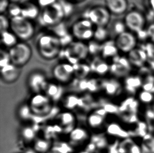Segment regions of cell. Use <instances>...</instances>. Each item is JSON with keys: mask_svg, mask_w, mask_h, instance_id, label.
<instances>
[{"mask_svg": "<svg viewBox=\"0 0 154 153\" xmlns=\"http://www.w3.org/2000/svg\"><path fill=\"white\" fill-rule=\"evenodd\" d=\"M17 116L20 120L26 121L29 120L32 115H33L31 110L29 108V105L27 104H22L20 106L17 110Z\"/></svg>", "mask_w": 154, "mask_h": 153, "instance_id": "31", "label": "cell"}, {"mask_svg": "<svg viewBox=\"0 0 154 153\" xmlns=\"http://www.w3.org/2000/svg\"><path fill=\"white\" fill-rule=\"evenodd\" d=\"M62 91V88L59 85V83L57 82H50L48 81L44 93L50 98L52 101H54L59 99V98L61 97Z\"/></svg>", "mask_w": 154, "mask_h": 153, "instance_id": "23", "label": "cell"}, {"mask_svg": "<svg viewBox=\"0 0 154 153\" xmlns=\"http://www.w3.org/2000/svg\"><path fill=\"white\" fill-rule=\"evenodd\" d=\"M124 21L127 28L134 34L145 28L146 17L138 10H134L127 12Z\"/></svg>", "mask_w": 154, "mask_h": 153, "instance_id": "9", "label": "cell"}, {"mask_svg": "<svg viewBox=\"0 0 154 153\" xmlns=\"http://www.w3.org/2000/svg\"><path fill=\"white\" fill-rule=\"evenodd\" d=\"M48 83L46 75L41 71H34L27 77V87L33 94L44 93Z\"/></svg>", "mask_w": 154, "mask_h": 153, "instance_id": "8", "label": "cell"}, {"mask_svg": "<svg viewBox=\"0 0 154 153\" xmlns=\"http://www.w3.org/2000/svg\"><path fill=\"white\" fill-rule=\"evenodd\" d=\"M148 3L150 6V8L154 12V0H149Z\"/></svg>", "mask_w": 154, "mask_h": 153, "instance_id": "48", "label": "cell"}, {"mask_svg": "<svg viewBox=\"0 0 154 153\" xmlns=\"http://www.w3.org/2000/svg\"><path fill=\"white\" fill-rule=\"evenodd\" d=\"M7 11L11 18L21 16L22 6L17 3H11Z\"/></svg>", "mask_w": 154, "mask_h": 153, "instance_id": "35", "label": "cell"}, {"mask_svg": "<svg viewBox=\"0 0 154 153\" xmlns=\"http://www.w3.org/2000/svg\"><path fill=\"white\" fill-rule=\"evenodd\" d=\"M105 3L110 13L117 15L124 14L128 8L127 0H105Z\"/></svg>", "mask_w": 154, "mask_h": 153, "instance_id": "17", "label": "cell"}, {"mask_svg": "<svg viewBox=\"0 0 154 153\" xmlns=\"http://www.w3.org/2000/svg\"><path fill=\"white\" fill-rule=\"evenodd\" d=\"M74 37L72 34L69 33L67 34L66 35L63 36L62 38H60V45L62 48L66 47L71 44L73 43Z\"/></svg>", "mask_w": 154, "mask_h": 153, "instance_id": "41", "label": "cell"}, {"mask_svg": "<svg viewBox=\"0 0 154 153\" xmlns=\"http://www.w3.org/2000/svg\"><path fill=\"white\" fill-rule=\"evenodd\" d=\"M127 55V58L131 66L142 68L148 63V57L143 47L135 48Z\"/></svg>", "mask_w": 154, "mask_h": 153, "instance_id": "14", "label": "cell"}, {"mask_svg": "<svg viewBox=\"0 0 154 153\" xmlns=\"http://www.w3.org/2000/svg\"><path fill=\"white\" fill-rule=\"evenodd\" d=\"M88 48L89 54L93 56H95L98 54H100L101 48H102V43L98 41L93 40H91L88 44Z\"/></svg>", "mask_w": 154, "mask_h": 153, "instance_id": "34", "label": "cell"}, {"mask_svg": "<svg viewBox=\"0 0 154 153\" xmlns=\"http://www.w3.org/2000/svg\"><path fill=\"white\" fill-rule=\"evenodd\" d=\"M10 29L18 39L23 41L31 39L35 33V27L32 21L22 16L10 19Z\"/></svg>", "mask_w": 154, "mask_h": 153, "instance_id": "3", "label": "cell"}, {"mask_svg": "<svg viewBox=\"0 0 154 153\" xmlns=\"http://www.w3.org/2000/svg\"><path fill=\"white\" fill-rule=\"evenodd\" d=\"M143 80L141 76L138 75H129L125 77L123 87L129 93H135L143 87Z\"/></svg>", "mask_w": 154, "mask_h": 153, "instance_id": "19", "label": "cell"}, {"mask_svg": "<svg viewBox=\"0 0 154 153\" xmlns=\"http://www.w3.org/2000/svg\"><path fill=\"white\" fill-rule=\"evenodd\" d=\"M101 90L109 97H115L119 95L122 88L123 85L116 79H106L102 81L100 85Z\"/></svg>", "mask_w": 154, "mask_h": 153, "instance_id": "15", "label": "cell"}, {"mask_svg": "<svg viewBox=\"0 0 154 153\" xmlns=\"http://www.w3.org/2000/svg\"><path fill=\"white\" fill-rule=\"evenodd\" d=\"M112 60V64H110V72L116 76L126 75L131 66L127 57L118 55Z\"/></svg>", "mask_w": 154, "mask_h": 153, "instance_id": "12", "label": "cell"}, {"mask_svg": "<svg viewBox=\"0 0 154 153\" xmlns=\"http://www.w3.org/2000/svg\"><path fill=\"white\" fill-rule=\"evenodd\" d=\"M74 68V76L77 78L85 79L91 72L90 65L85 64L78 63L73 65Z\"/></svg>", "mask_w": 154, "mask_h": 153, "instance_id": "27", "label": "cell"}, {"mask_svg": "<svg viewBox=\"0 0 154 153\" xmlns=\"http://www.w3.org/2000/svg\"><path fill=\"white\" fill-rule=\"evenodd\" d=\"M21 74V68L12 63L1 68V80L7 83L15 82L19 79Z\"/></svg>", "mask_w": 154, "mask_h": 153, "instance_id": "13", "label": "cell"}, {"mask_svg": "<svg viewBox=\"0 0 154 153\" xmlns=\"http://www.w3.org/2000/svg\"><path fill=\"white\" fill-rule=\"evenodd\" d=\"M53 101L44 93L34 94L29 99V105L33 115L45 116L50 113Z\"/></svg>", "mask_w": 154, "mask_h": 153, "instance_id": "6", "label": "cell"}, {"mask_svg": "<svg viewBox=\"0 0 154 153\" xmlns=\"http://www.w3.org/2000/svg\"><path fill=\"white\" fill-rule=\"evenodd\" d=\"M22 12L21 16L25 19L32 21V20L38 19L41 11L40 6L33 2H25L21 5Z\"/></svg>", "mask_w": 154, "mask_h": 153, "instance_id": "20", "label": "cell"}, {"mask_svg": "<svg viewBox=\"0 0 154 153\" xmlns=\"http://www.w3.org/2000/svg\"><path fill=\"white\" fill-rule=\"evenodd\" d=\"M10 2L12 3H17L19 4V2L21 1V0H9Z\"/></svg>", "mask_w": 154, "mask_h": 153, "instance_id": "49", "label": "cell"}, {"mask_svg": "<svg viewBox=\"0 0 154 153\" xmlns=\"http://www.w3.org/2000/svg\"><path fill=\"white\" fill-rule=\"evenodd\" d=\"M135 34L137 40L142 41H146V42L149 40V38H148V34L146 31V28H145L140 31L138 32L137 33H135Z\"/></svg>", "mask_w": 154, "mask_h": 153, "instance_id": "43", "label": "cell"}, {"mask_svg": "<svg viewBox=\"0 0 154 153\" xmlns=\"http://www.w3.org/2000/svg\"><path fill=\"white\" fill-rule=\"evenodd\" d=\"M10 4V2L9 0H0V10L1 14L8 10Z\"/></svg>", "mask_w": 154, "mask_h": 153, "instance_id": "45", "label": "cell"}, {"mask_svg": "<svg viewBox=\"0 0 154 153\" xmlns=\"http://www.w3.org/2000/svg\"><path fill=\"white\" fill-rule=\"evenodd\" d=\"M58 0H38V5L43 8L51 6Z\"/></svg>", "mask_w": 154, "mask_h": 153, "instance_id": "44", "label": "cell"}, {"mask_svg": "<svg viewBox=\"0 0 154 153\" xmlns=\"http://www.w3.org/2000/svg\"><path fill=\"white\" fill-rule=\"evenodd\" d=\"M127 28L126 25L124 21L118 20L115 21L112 25V30L116 34L117 36L127 31Z\"/></svg>", "mask_w": 154, "mask_h": 153, "instance_id": "38", "label": "cell"}, {"mask_svg": "<svg viewBox=\"0 0 154 153\" xmlns=\"http://www.w3.org/2000/svg\"><path fill=\"white\" fill-rule=\"evenodd\" d=\"M146 52L148 61L154 60V41L148 40L142 47Z\"/></svg>", "mask_w": 154, "mask_h": 153, "instance_id": "36", "label": "cell"}, {"mask_svg": "<svg viewBox=\"0 0 154 153\" xmlns=\"http://www.w3.org/2000/svg\"><path fill=\"white\" fill-rule=\"evenodd\" d=\"M63 102L64 108L66 109L71 110L75 108L79 103V98L77 96L73 94L68 95L66 98L63 99Z\"/></svg>", "mask_w": 154, "mask_h": 153, "instance_id": "33", "label": "cell"}, {"mask_svg": "<svg viewBox=\"0 0 154 153\" xmlns=\"http://www.w3.org/2000/svg\"><path fill=\"white\" fill-rule=\"evenodd\" d=\"M94 26L91 21L82 18L73 24L71 34L79 41H90L94 36Z\"/></svg>", "mask_w": 154, "mask_h": 153, "instance_id": "7", "label": "cell"}, {"mask_svg": "<svg viewBox=\"0 0 154 153\" xmlns=\"http://www.w3.org/2000/svg\"><path fill=\"white\" fill-rule=\"evenodd\" d=\"M11 63L21 68L29 62L32 56L31 46L26 43L19 42L8 50Z\"/></svg>", "mask_w": 154, "mask_h": 153, "instance_id": "4", "label": "cell"}, {"mask_svg": "<svg viewBox=\"0 0 154 153\" xmlns=\"http://www.w3.org/2000/svg\"><path fill=\"white\" fill-rule=\"evenodd\" d=\"M119 52L114 40H107L102 44L100 55L105 60L109 58L114 59L119 55Z\"/></svg>", "mask_w": 154, "mask_h": 153, "instance_id": "21", "label": "cell"}, {"mask_svg": "<svg viewBox=\"0 0 154 153\" xmlns=\"http://www.w3.org/2000/svg\"><path fill=\"white\" fill-rule=\"evenodd\" d=\"M111 13L106 7L96 6L85 10L83 19H87L96 27H106L110 22Z\"/></svg>", "mask_w": 154, "mask_h": 153, "instance_id": "5", "label": "cell"}, {"mask_svg": "<svg viewBox=\"0 0 154 153\" xmlns=\"http://www.w3.org/2000/svg\"><path fill=\"white\" fill-rule=\"evenodd\" d=\"M1 43L5 47L8 48L10 49L19 43L18 38L12 32L6 31L1 32Z\"/></svg>", "mask_w": 154, "mask_h": 153, "instance_id": "25", "label": "cell"}, {"mask_svg": "<svg viewBox=\"0 0 154 153\" xmlns=\"http://www.w3.org/2000/svg\"><path fill=\"white\" fill-rule=\"evenodd\" d=\"M58 1L62 6L64 13L65 17L70 16L74 10L73 2L69 1V0H58Z\"/></svg>", "mask_w": 154, "mask_h": 153, "instance_id": "32", "label": "cell"}, {"mask_svg": "<svg viewBox=\"0 0 154 153\" xmlns=\"http://www.w3.org/2000/svg\"><path fill=\"white\" fill-rule=\"evenodd\" d=\"M90 66L91 72L99 76H103L110 72V64L103 58L96 57L92 60Z\"/></svg>", "mask_w": 154, "mask_h": 153, "instance_id": "22", "label": "cell"}, {"mask_svg": "<svg viewBox=\"0 0 154 153\" xmlns=\"http://www.w3.org/2000/svg\"><path fill=\"white\" fill-rule=\"evenodd\" d=\"M53 75L56 82L61 84L67 83L74 76V66L69 62L58 64L53 69Z\"/></svg>", "mask_w": 154, "mask_h": 153, "instance_id": "11", "label": "cell"}, {"mask_svg": "<svg viewBox=\"0 0 154 153\" xmlns=\"http://www.w3.org/2000/svg\"><path fill=\"white\" fill-rule=\"evenodd\" d=\"M148 38L150 40L154 41V23H152L146 28Z\"/></svg>", "mask_w": 154, "mask_h": 153, "instance_id": "46", "label": "cell"}, {"mask_svg": "<svg viewBox=\"0 0 154 153\" xmlns=\"http://www.w3.org/2000/svg\"><path fill=\"white\" fill-rule=\"evenodd\" d=\"M21 139L25 143H31L35 141L36 133L31 126L26 125L22 127L20 130Z\"/></svg>", "mask_w": 154, "mask_h": 153, "instance_id": "26", "label": "cell"}, {"mask_svg": "<svg viewBox=\"0 0 154 153\" xmlns=\"http://www.w3.org/2000/svg\"><path fill=\"white\" fill-rule=\"evenodd\" d=\"M114 41L119 52L128 54L137 47L138 40L135 34L126 31L117 36Z\"/></svg>", "mask_w": 154, "mask_h": 153, "instance_id": "10", "label": "cell"}, {"mask_svg": "<svg viewBox=\"0 0 154 153\" xmlns=\"http://www.w3.org/2000/svg\"><path fill=\"white\" fill-rule=\"evenodd\" d=\"M65 18L62 6L57 1L51 6L43 8L38 19L42 26L51 28L63 22Z\"/></svg>", "mask_w": 154, "mask_h": 153, "instance_id": "2", "label": "cell"}, {"mask_svg": "<svg viewBox=\"0 0 154 153\" xmlns=\"http://www.w3.org/2000/svg\"><path fill=\"white\" fill-rule=\"evenodd\" d=\"M69 1H71V2H73V3H74V2H76V3H79V2H83L84 1V0H69Z\"/></svg>", "mask_w": 154, "mask_h": 153, "instance_id": "50", "label": "cell"}, {"mask_svg": "<svg viewBox=\"0 0 154 153\" xmlns=\"http://www.w3.org/2000/svg\"><path fill=\"white\" fill-rule=\"evenodd\" d=\"M109 32L106 27H96L94 29L93 39L102 44L108 40Z\"/></svg>", "mask_w": 154, "mask_h": 153, "instance_id": "29", "label": "cell"}, {"mask_svg": "<svg viewBox=\"0 0 154 153\" xmlns=\"http://www.w3.org/2000/svg\"><path fill=\"white\" fill-rule=\"evenodd\" d=\"M88 130L83 128H75L69 133V140L72 145H83L89 139Z\"/></svg>", "mask_w": 154, "mask_h": 153, "instance_id": "18", "label": "cell"}, {"mask_svg": "<svg viewBox=\"0 0 154 153\" xmlns=\"http://www.w3.org/2000/svg\"><path fill=\"white\" fill-rule=\"evenodd\" d=\"M10 28V20L8 17L2 14L0 17V31H6Z\"/></svg>", "mask_w": 154, "mask_h": 153, "instance_id": "40", "label": "cell"}, {"mask_svg": "<svg viewBox=\"0 0 154 153\" xmlns=\"http://www.w3.org/2000/svg\"><path fill=\"white\" fill-rule=\"evenodd\" d=\"M56 121L59 127L63 130L68 129L71 132L75 128L76 118L70 111L61 112L56 116Z\"/></svg>", "mask_w": 154, "mask_h": 153, "instance_id": "16", "label": "cell"}, {"mask_svg": "<svg viewBox=\"0 0 154 153\" xmlns=\"http://www.w3.org/2000/svg\"><path fill=\"white\" fill-rule=\"evenodd\" d=\"M51 28L52 33L57 36L58 38H62L69 33L67 26L63 21L51 27Z\"/></svg>", "mask_w": 154, "mask_h": 153, "instance_id": "30", "label": "cell"}, {"mask_svg": "<svg viewBox=\"0 0 154 153\" xmlns=\"http://www.w3.org/2000/svg\"><path fill=\"white\" fill-rule=\"evenodd\" d=\"M148 64L149 69L153 74H154V60L148 61Z\"/></svg>", "mask_w": 154, "mask_h": 153, "instance_id": "47", "label": "cell"}, {"mask_svg": "<svg viewBox=\"0 0 154 153\" xmlns=\"http://www.w3.org/2000/svg\"><path fill=\"white\" fill-rule=\"evenodd\" d=\"M139 99L144 104H152L154 101V96L152 92L143 90L140 92Z\"/></svg>", "mask_w": 154, "mask_h": 153, "instance_id": "37", "label": "cell"}, {"mask_svg": "<svg viewBox=\"0 0 154 153\" xmlns=\"http://www.w3.org/2000/svg\"><path fill=\"white\" fill-rule=\"evenodd\" d=\"M36 47L40 56L46 60L58 57L62 48L59 38L52 33L41 35L37 39Z\"/></svg>", "mask_w": 154, "mask_h": 153, "instance_id": "1", "label": "cell"}, {"mask_svg": "<svg viewBox=\"0 0 154 153\" xmlns=\"http://www.w3.org/2000/svg\"><path fill=\"white\" fill-rule=\"evenodd\" d=\"M34 149L38 153H46L51 148V142L45 139H38L34 142Z\"/></svg>", "mask_w": 154, "mask_h": 153, "instance_id": "28", "label": "cell"}, {"mask_svg": "<svg viewBox=\"0 0 154 153\" xmlns=\"http://www.w3.org/2000/svg\"><path fill=\"white\" fill-rule=\"evenodd\" d=\"M143 145L147 153H154V136L147 140Z\"/></svg>", "mask_w": 154, "mask_h": 153, "instance_id": "42", "label": "cell"}, {"mask_svg": "<svg viewBox=\"0 0 154 153\" xmlns=\"http://www.w3.org/2000/svg\"><path fill=\"white\" fill-rule=\"evenodd\" d=\"M11 63L10 56L8 51L1 50L0 51V67L2 68Z\"/></svg>", "mask_w": 154, "mask_h": 153, "instance_id": "39", "label": "cell"}, {"mask_svg": "<svg viewBox=\"0 0 154 153\" xmlns=\"http://www.w3.org/2000/svg\"><path fill=\"white\" fill-rule=\"evenodd\" d=\"M152 105H153V108H154V102H153V103H152Z\"/></svg>", "mask_w": 154, "mask_h": 153, "instance_id": "51", "label": "cell"}, {"mask_svg": "<svg viewBox=\"0 0 154 153\" xmlns=\"http://www.w3.org/2000/svg\"><path fill=\"white\" fill-rule=\"evenodd\" d=\"M104 116L101 114L99 111L94 112L90 114L87 120L88 125L93 129L100 128L104 124Z\"/></svg>", "mask_w": 154, "mask_h": 153, "instance_id": "24", "label": "cell"}]
</instances>
